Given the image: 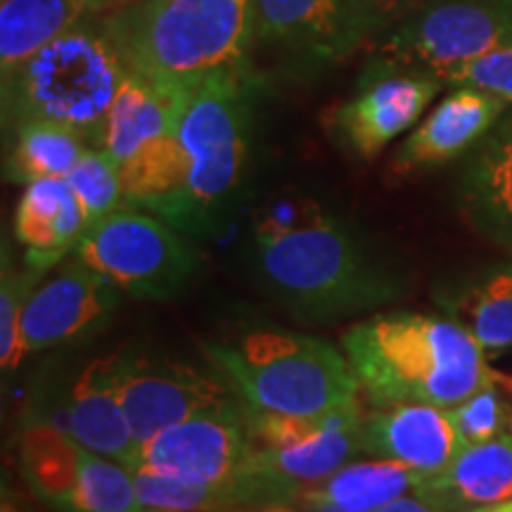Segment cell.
Listing matches in <instances>:
<instances>
[{"instance_id": "32", "label": "cell", "mask_w": 512, "mask_h": 512, "mask_svg": "<svg viewBox=\"0 0 512 512\" xmlns=\"http://www.w3.org/2000/svg\"><path fill=\"white\" fill-rule=\"evenodd\" d=\"M448 86H475L503 98L512 107V41L505 46L491 50L479 60L465 64L458 69Z\"/></svg>"}, {"instance_id": "36", "label": "cell", "mask_w": 512, "mask_h": 512, "mask_svg": "<svg viewBox=\"0 0 512 512\" xmlns=\"http://www.w3.org/2000/svg\"><path fill=\"white\" fill-rule=\"evenodd\" d=\"M240 512H297L292 505H266V508H256V510H240Z\"/></svg>"}, {"instance_id": "7", "label": "cell", "mask_w": 512, "mask_h": 512, "mask_svg": "<svg viewBox=\"0 0 512 512\" xmlns=\"http://www.w3.org/2000/svg\"><path fill=\"white\" fill-rule=\"evenodd\" d=\"M512 41V0H427L373 43V64L446 83L465 64Z\"/></svg>"}, {"instance_id": "27", "label": "cell", "mask_w": 512, "mask_h": 512, "mask_svg": "<svg viewBox=\"0 0 512 512\" xmlns=\"http://www.w3.org/2000/svg\"><path fill=\"white\" fill-rule=\"evenodd\" d=\"M136 477L126 465L81 446L79 477L67 512H143Z\"/></svg>"}, {"instance_id": "25", "label": "cell", "mask_w": 512, "mask_h": 512, "mask_svg": "<svg viewBox=\"0 0 512 512\" xmlns=\"http://www.w3.org/2000/svg\"><path fill=\"white\" fill-rule=\"evenodd\" d=\"M81 444L55 427H31L22 444V472L34 494L50 508L67 512L79 477Z\"/></svg>"}, {"instance_id": "3", "label": "cell", "mask_w": 512, "mask_h": 512, "mask_svg": "<svg viewBox=\"0 0 512 512\" xmlns=\"http://www.w3.org/2000/svg\"><path fill=\"white\" fill-rule=\"evenodd\" d=\"M95 22L128 72L192 86L242 67L254 34V0H128Z\"/></svg>"}, {"instance_id": "2", "label": "cell", "mask_w": 512, "mask_h": 512, "mask_svg": "<svg viewBox=\"0 0 512 512\" xmlns=\"http://www.w3.org/2000/svg\"><path fill=\"white\" fill-rule=\"evenodd\" d=\"M261 275L311 316L363 311L392 299V283L354 233L316 202H275L254 221Z\"/></svg>"}, {"instance_id": "26", "label": "cell", "mask_w": 512, "mask_h": 512, "mask_svg": "<svg viewBox=\"0 0 512 512\" xmlns=\"http://www.w3.org/2000/svg\"><path fill=\"white\" fill-rule=\"evenodd\" d=\"M446 306L451 318L484 351L512 347V268L470 283Z\"/></svg>"}, {"instance_id": "30", "label": "cell", "mask_w": 512, "mask_h": 512, "mask_svg": "<svg viewBox=\"0 0 512 512\" xmlns=\"http://www.w3.org/2000/svg\"><path fill=\"white\" fill-rule=\"evenodd\" d=\"M43 271H15L8 266V254L3 259V280H0V366L3 370H15L24 354L22 347V316L31 292L38 287Z\"/></svg>"}, {"instance_id": "14", "label": "cell", "mask_w": 512, "mask_h": 512, "mask_svg": "<svg viewBox=\"0 0 512 512\" xmlns=\"http://www.w3.org/2000/svg\"><path fill=\"white\" fill-rule=\"evenodd\" d=\"M363 453L394 460L422 475L444 470L465 446L451 411L430 403L373 408L361 420Z\"/></svg>"}, {"instance_id": "5", "label": "cell", "mask_w": 512, "mask_h": 512, "mask_svg": "<svg viewBox=\"0 0 512 512\" xmlns=\"http://www.w3.org/2000/svg\"><path fill=\"white\" fill-rule=\"evenodd\" d=\"M128 74L100 24H81L55 38L3 79L5 119H48L102 143L112 102Z\"/></svg>"}, {"instance_id": "35", "label": "cell", "mask_w": 512, "mask_h": 512, "mask_svg": "<svg viewBox=\"0 0 512 512\" xmlns=\"http://www.w3.org/2000/svg\"><path fill=\"white\" fill-rule=\"evenodd\" d=\"M494 382L498 384V387L503 389L505 394H508V399L512 401V375H503V373H496Z\"/></svg>"}, {"instance_id": "29", "label": "cell", "mask_w": 512, "mask_h": 512, "mask_svg": "<svg viewBox=\"0 0 512 512\" xmlns=\"http://www.w3.org/2000/svg\"><path fill=\"white\" fill-rule=\"evenodd\" d=\"M425 3L427 0H342L344 57L363 46H373Z\"/></svg>"}, {"instance_id": "41", "label": "cell", "mask_w": 512, "mask_h": 512, "mask_svg": "<svg viewBox=\"0 0 512 512\" xmlns=\"http://www.w3.org/2000/svg\"><path fill=\"white\" fill-rule=\"evenodd\" d=\"M510 432H512V427H510Z\"/></svg>"}, {"instance_id": "1", "label": "cell", "mask_w": 512, "mask_h": 512, "mask_svg": "<svg viewBox=\"0 0 512 512\" xmlns=\"http://www.w3.org/2000/svg\"><path fill=\"white\" fill-rule=\"evenodd\" d=\"M339 344L373 408H453L496 377L484 349L453 318L377 313L351 325Z\"/></svg>"}, {"instance_id": "11", "label": "cell", "mask_w": 512, "mask_h": 512, "mask_svg": "<svg viewBox=\"0 0 512 512\" xmlns=\"http://www.w3.org/2000/svg\"><path fill=\"white\" fill-rule=\"evenodd\" d=\"M121 401L136 446L166 427L207 411H221L240 403L230 382L192 366L150 361L124 351Z\"/></svg>"}, {"instance_id": "21", "label": "cell", "mask_w": 512, "mask_h": 512, "mask_svg": "<svg viewBox=\"0 0 512 512\" xmlns=\"http://www.w3.org/2000/svg\"><path fill=\"white\" fill-rule=\"evenodd\" d=\"M254 34L313 60H342V0H254Z\"/></svg>"}, {"instance_id": "38", "label": "cell", "mask_w": 512, "mask_h": 512, "mask_svg": "<svg viewBox=\"0 0 512 512\" xmlns=\"http://www.w3.org/2000/svg\"><path fill=\"white\" fill-rule=\"evenodd\" d=\"M0 512H22L15 503L10 501L8 494H3V505H0Z\"/></svg>"}, {"instance_id": "6", "label": "cell", "mask_w": 512, "mask_h": 512, "mask_svg": "<svg viewBox=\"0 0 512 512\" xmlns=\"http://www.w3.org/2000/svg\"><path fill=\"white\" fill-rule=\"evenodd\" d=\"M240 69L211 74L183 95L176 131L188 157V226L221 207L245 169L249 105Z\"/></svg>"}, {"instance_id": "18", "label": "cell", "mask_w": 512, "mask_h": 512, "mask_svg": "<svg viewBox=\"0 0 512 512\" xmlns=\"http://www.w3.org/2000/svg\"><path fill=\"white\" fill-rule=\"evenodd\" d=\"M12 230L24 247L27 268L34 271L46 273L74 252L86 233V219L67 178H43L24 185Z\"/></svg>"}, {"instance_id": "24", "label": "cell", "mask_w": 512, "mask_h": 512, "mask_svg": "<svg viewBox=\"0 0 512 512\" xmlns=\"http://www.w3.org/2000/svg\"><path fill=\"white\" fill-rule=\"evenodd\" d=\"M15 143L8 159V176L15 183L43 178H67L86 150L88 140L72 126L48 119H29L15 126Z\"/></svg>"}, {"instance_id": "31", "label": "cell", "mask_w": 512, "mask_h": 512, "mask_svg": "<svg viewBox=\"0 0 512 512\" xmlns=\"http://www.w3.org/2000/svg\"><path fill=\"white\" fill-rule=\"evenodd\" d=\"M448 411H451V418L456 422L465 446L501 437L512 427V406L508 403V394L496 382L479 389L470 399L448 408Z\"/></svg>"}, {"instance_id": "13", "label": "cell", "mask_w": 512, "mask_h": 512, "mask_svg": "<svg viewBox=\"0 0 512 512\" xmlns=\"http://www.w3.org/2000/svg\"><path fill=\"white\" fill-rule=\"evenodd\" d=\"M119 287L110 278L83 266L64 268L31 292L22 316L24 354L55 349L88 337L112 316Z\"/></svg>"}, {"instance_id": "15", "label": "cell", "mask_w": 512, "mask_h": 512, "mask_svg": "<svg viewBox=\"0 0 512 512\" xmlns=\"http://www.w3.org/2000/svg\"><path fill=\"white\" fill-rule=\"evenodd\" d=\"M508 102L475 86H456L415 128L394 157V169H427L470 152L508 112Z\"/></svg>"}, {"instance_id": "40", "label": "cell", "mask_w": 512, "mask_h": 512, "mask_svg": "<svg viewBox=\"0 0 512 512\" xmlns=\"http://www.w3.org/2000/svg\"><path fill=\"white\" fill-rule=\"evenodd\" d=\"M143 512H178V510H159V508H145Z\"/></svg>"}, {"instance_id": "22", "label": "cell", "mask_w": 512, "mask_h": 512, "mask_svg": "<svg viewBox=\"0 0 512 512\" xmlns=\"http://www.w3.org/2000/svg\"><path fill=\"white\" fill-rule=\"evenodd\" d=\"M100 15L93 0H3L0 3V72L10 76L29 57Z\"/></svg>"}, {"instance_id": "12", "label": "cell", "mask_w": 512, "mask_h": 512, "mask_svg": "<svg viewBox=\"0 0 512 512\" xmlns=\"http://www.w3.org/2000/svg\"><path fill=\"white\" fill-rule=\"evenodd\" d=\"M441 86L434 76L373 64L361 91L335 112L337 136L361 159H375L422 117Z\"/></svg>"}, {"instance_id": "9", "label": "cell", "mask_w": 512, "mask_h": 512, "mask_svg": "<svg viewBox=\"0 0 512 512\" xmlns=\"http://www.w3.org/2000/svg\"><path fill=\"white\" fill-rule=\"evenodd\" d=\"M363 413L361 401L318 418L256 411L245 403L256 467L290 489L297 503L306 489L325 482L363 453Z\"/></svg>"}, {"instance_id": "37", "label": "cell", "mask_w": 512, "mask_h": 512, "mask_svg": "<svg viewBox=\"0 0 512 512\" xmlns=\"http://www.w3.org/2000/svg\"><path fill=\"white\" fill-rule=\"evenodd\" d=\"M93 3L98 5V10H100V15H102V12L117 8V5H124V3H128V0H93Z\"/></svg>"}, {"instance_id": "23", "label": "cell", "mask_w": 512, "mask_h": 512, "mask_svg": "<svg viewBox=\"0 0 512 512\" xmlns=\"http://www.w3.org/2000/svg\"><path fill=\"white\" fill-rule=\"evenodd\" d=\"M425 477L413 467L394 460H358L339 467L325 479L299 496V508H337L344 512H375L396 498L413 494Z\"/></svg>"}, {"instance_id": "8", "label": "cell", "mask_w": 512, "mask_h": 512, "mask_svg": "<svg viewBox=\"0 0 512 512\" xmlns=\"http://www.w3.org/2000/svg\"><path fill=\"white\" fill-rule=\"evenodd\" d=\"M74 259L136 299L174 297L197 268L195 254L176 226L131 204L88 228Z\"/></svg>"}, {"instance_id": "39", "label": "cell", "mask_w": 512, "mask_h": 512, "mask_svg": "<svg viewBox=\"0 0 512 512\" xmlns=\"http://www.w3.org/2000/svg\"><path fill=\"white\" fill-rule=\"evenodd\" d=\"M304 512H344V510H337V508H304Z\"/></svg>"}, {"instance_id": "28", "label": "cell", "mask_w": 512, "mask_h": 512, "mask_svg": "<svg viewBox=\"0 0 512 512\" xmlns=\"http://www.w3.org/2000/svg\"><path fill=\"white\" fill-rule=\"evenodd\" d=\"M67 183L81 204L86 230L126 204L119 166L110 152L98 145H88L83 150L79 162L67 174Z\"/></svg>"}, {"instance_id": "10", "label": "cell", "mask_w": 512, "mask_h": 512, "mask_svg": "<svg viewBox=\"0 0 512 512\" xmlns=\"http://www.w3.org/2000/svg\"><path fill=\"white\" fill-rule=\"evenodd\" d=\"M131 472L188 479V482H233L256 472L254 441L245 403L207 411L166 427L133 448Z\"/></svg>"}, {"instance_id": "33", "label": "cell", "mask_w": 512, "mask_h": 512, "mask_svg": "<svg viewBox=\"0 0 512 512\" xmlns=\"http://www.w3.org/2000/svg\"><path fill=\"white\" fill-rule=\"evenodd\" d=\"M375 512H446V510L434 508V505L425 503V501H422V498H418V496L413 494V496L396 498V501L382 505V508L375 510Z\"/></svg>"}, {"instance_id": "4", "label": "cell", "mask_w": 512, "mask_h": 512, "mask_svg": "<svg viewBox=\"0 0 512 512\" xmlns=\"http://www.w3.org/2000/svg\"><path fill=\"white\" fill-rule=\"evenodd\" d=\"M207 356L256 411L318 418L361 401L344 351L302 332L252 330L209 344Z\"/></svg>"}, {"instance_id": "20", "label": "cell", "mask_w": 512, "mask_h": 512, "mask_svg": "<svg viewBox=\"0 0 512 512\" xmlns=\"http://www.w3.org/2000/svg\"><path fill=\"white\" fill-rule=\"evenodd\" d=\"M190 86H166L128 72L112 102L102 133V150L112 155L117 166L128 162L147 143L176 131L183 95Z\"/></svg>"}, {"instance_id": "34", "label": "cell", "mask_w": 512, "mask_h": 512, "mask_svg": "<svg viewBox=\"0 0 512 512\" xmlns=\"http://www.w3.org/2000/svg\"><path fill=\"white\" fill-rule=\"evenodd\" d=\"M465 512H512V498H508V501H501V503L482 505V508H472V510H465Z\"/></svg>"}, {"instance_id": "16", "label": "cell", "mask_w": 512, "mask_h": 512, "mask_svg": "<svg viewBox=\"0 0 512 512\" xmlns=\"http://www.w3.org/2000/svg\"><path fill=\"white\" fill-rule=\"evenodd\" d=\"M460 200L479 233L512 249V107L470 150Z\"/></svg>"}, {"instance_id": "17", "label": "cell", "mask_w": 512, "mask_h": 512, "mask_svg": "<svg viewBox=\"0 0 512 512\" xmlns=\"http://www.w3.org/2000/svg\"><path fill=\"white\" fill-rule=\"evenodd\" d=\"M124 351L95 358L81 370L69 403V434L81 446L126 465L136 439L121 401Z\"/></svg>"}, {"instance_id": "19", "label": "cell", "mask_w": 512, "mask_h": 512, "mask_svg": "<svg viewBox=\"0 0 512 512\" xmlns=\"http://www.w3.org/2000/svg\"><path fill=\"white\" fill-rule=\"evenodd\" d=\"M415 496L446 512H465L512 498V432L467 444L444 470L425 475Z\"/></svg>"}]
</instances>
